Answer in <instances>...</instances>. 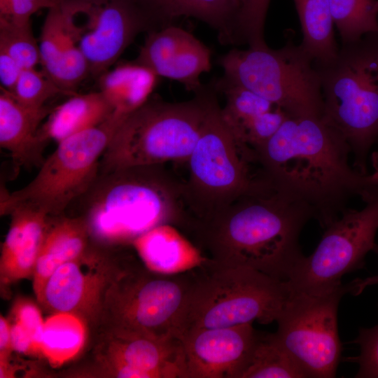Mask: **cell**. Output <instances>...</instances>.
Segmentation results:
<instances>
[{
	"label": "cell",
	"mask_w": 378,
	"mask_h": 378,
	"mask_svg": "<svg viewBox=\"0 0 378 378\" xmlns=\"http://www.w3.org/2000/svg\"><path fill=\"white\" fill-rule=\"evenodd\" d=\"M350 148L322 115L288 116L253 151L259 176L274 191L307 207L325 229L358 196L378 192V171L363 174L349 162Z\"/></svg>",
	"instance_id": "1"
},
{
	"label": "cell",
	"mask_w": 378,
	"mask_h": 378,
	"mask_svg": "<svg viewBox=\"0 0 378 378\" xmlns=\"http://www.w3.org/2000/svg\"><path fill=\"white\" fill-rule=\"evenodd\" d=\"M312 218L307 207L263 184L211 214L190 220L186 228L211 262L287 281L304 256L299 237Z\"/></svg>",
	"instance_id": "2"
},
{
	"label": "cell",
	"mask_w": 378,
	"mask_h": 378,
	"mask_svg": "<svg viewBox=\"0 0 378 378\" xmlns=\"http://www.w3.org/2000/svg\"><path fill=\"white\" fill-rule=\"evenodd\" d=\"M164 164L134 166L99 174L83 195L92 244L108 248L131 244L159 225H185L189 214L183 181Z\"/></svg>",
	"instance_id": "3"
},
{
	"label": "cell",
	"mask_w": 378,
	"mask_h": 378,
	"mask_svg": "<svg viewBox=\"0 0 378 378\" xmlns=\"http://www.w3.org/2000/svg\"><path fill=\"white\" fill-rule=\"evenodd\" d=\"M314 66L321 81L322 118L347 142L354 167L367 174L370 151L378 141V34L342 44L334 59Z\"/></svg>",
	"instance_id": "4"
},
{
	"label": "cell",
	"mask_w": 378,
	"mask_h": 378,
	"mask_svg": "<svg viewBox=\"0 0 378 378\" xmlns=\"http://www.w3.org/2000/svg\"><path fill=\"white\" fill-rule=\"evenodd\" d=\"M197 267L182 335L255 321L271 323L290 293L286 281L251 268L218 265L206 258Z\"/></svg>",
	"instance_id": "5"
},
{
	"label": "cell",
	"mask_w": 378,
	"mask_h": 378,
	"mask_svg": "<svg viewBox=\"0 0 378 378\" xmlns=\"http://www.w3.org/2000/svg\"><path fill=\"white\" fill-rule=\"evenodd\" d=\"M194 279V268L160 273L134 264L108 290L96 327L180 340Z\"/></svg>",
	"instance_id": "6"
},
{
	"label": "cell",
	"mask_w": 378,
	"mask_h": 378,
	"mask_svg": "<svg viewBox=\"0 0 378 378\" xmlns=\"http://www.w3.org/2000/svg\"><path fill=\"white\" fill-rule=\"evenodd\" d=\"M210 98L171 103L149 99L116 130L99 174L118 169L186 162L200 136Z\"/></svg>",
	"instance_id": "7"
},
{
	"label": "cell",
	"mask_w": 378,
	"mask_h": 378,
	"mask_svg": "<svg viewBox=\"0 0 378 378\" xmlns=\"http://www.w3.org/2000/svg\"><path fill=\"white\" fill-rule=\"evenodd\" d=\"M183 181L190 220L205 217L262 184L251 173L252 152L237 141L210 98L198 140L186 161Z\"/></svg>",
	"instance_id": "8"
},
{
	"label": "cell",
	"mask_w": 378,
	"mask_h": 378,
	"mask_svg": "<svg viewBox=\"0 0 378 378\" xmlns=\"http://www.w3.org/2000/svg\"><path fill=\"white\" fill-rule=\"evenodd\" d=\"M225 80L244 87L289 116L322 115L323 96L313 59L292 41L279 49L267 46L234 48L220 59Z\"/></svg>",
	"instance_id": "9"
},
{
	"label": "cell",
	"mask_w": 378,
	"mask_h": 378,
	"mask_svg": "<svg viewBox=\"0 0 378 378\" xmlns=\"http://www.w3.org/2000/svg\"><path fill=\"white\" fill-rule=\"evenodd\" d=\"M125 119L113 113L101 124L57 143L30 183L1 195V215L20 205L37 209L50 216L60 215L96 181L102 157Z\"/></svg>",
	"instance_id": "10"
},
{
	"label": "cell",
	"mask_w": 378,
	"mask_h": 378,
	"mask_svg": "<svg viewBox=\"0 0 378 378\" xmlns=\"http://www.w3.org/2000/svg\"><path fill=\"white\" fill-rule=\"evenodd\" d=\"M360 210L346 209L325 228L314 251L304 256L286 281L292 292L330 293L341 286L342 276L363 268L365 258L377 251L378 192Z\"/></svg>",
	"instance_id": "11"
},
{
	"label": "cell",
	"mask_w": 378,
	"mask_h": 378,
	"mask_svg": "<svg viewBox=\"0 0 378 378\" xmlns=\"http://www.w3.org/2000/svg\"><path fill=\"white\" fill-rule=\"evenodd\" d=\"M353 291L352 281L322 295L290 291L276 320L274 335L307 377L336 376L342 351L338 306L343 295Z\"/></svg>",
	"instance_id": "12"
},
{
	"label": "cell",
	"mask_w": 378,
	"mask_h": 378,
	"mask_svg": "<svg viewBox=\"0 0 378 378\" xmlns=\"http://www.w3.org/2000/svg\"><path fill=\"white\" fill-rule=\"evenodd\" d=\"M66 29L99 78L139 31L144 18L132 0H59Z\"/></svg>",
	"instance_id": "13"
},
{
	"label": "cell",
	"mask_w": 378,
	"mask_h": 378,
	"mask_svg": "<svg viewBox=\"0 0 378 378\" xmlns=\"http://www.w3.org/2000/svg\"><path fill=\"white\" fill-rule=\"evenodd\" d=\"M133 265L109 248L91 242L81 255L52 274L38 302L52 313L72 314L88 326H97L108 290Z\"/></svg>",
	"instance_id": "14"
},
{
	"label": "cell",
	"mask_w": 378,
	"mask_h": 378,
	"mask_svg": "<svg viewBox=\"0 0 378 378\" xmlns=\"http://www.w3.org/2000/svg\"><path fill=\"white\" fill-rule=\"evenodd\" d=\"M100 330L92 354L94 373L116 378H183L180 340H157L136 334Z\"/></svg>",
	"instance_id": "15"
},
{
	"label": "cell",
	"mask_w": 378,
	"mask_h": 378,
	"mask_svg": "<svg viewBox=\"0 0 378 378\" xmlns=\"http://www.w3.org/2000/svg\"><path fill=\"white\" fill-rule=\"evenodd\" d=\"M258 335L252 323L185 332L180 339L183 378H241Z\"/></svg>",
	"instance_id": "16"
},
{
	"label": "cell",
	"mask_w": 378,
	"mask_h": 378,
	"mask_svg": "<svg viewBox=\"0 0 378 378\" xmlns=\"http://www.w3.org/2000/svg\"><path fill=\"white\" fill-rule=\"evenodd\" d=\"M11 220L2 244L1 285L32 276L50 216L24 205L10 209Z\"/></svg>",
	"instance_id": "17"
},
{
	"label": "cell",
	"mask_w": 378,
	"mask_h": 378,
	"mask_svg": "<svg viewBox=\"0 0 378 378\" xmlns=\"http://www.w3.org/2000/svg\"><path fill=\"white\" fill-rule=\"evenodd\" d=\"M51 111L48 106L27 107L0 88V146L10 153L15 168L40 167L45 160L43 152L48 141L39 130Z\"/></svg>",
	"instance_id": "18"
},
{
	"label": "cell",
	"mask_w": 378,
	"mask_h": 378,
	"mask_svg": "<svg viewBox=\"0 0 378 378\" xmlns=\"http://www.w3.org/2000/svg\"><path fill=\"white\" fill-rule=\"evenodd\" d=\"M90 243L83 216H50L32 275L37 300L52 274L64 263L81 255Z\"/></svg>",
	"instance_id": "19"
},
{
	"label": "cell",
	"mask_w": 378,
	"mask_h": 378,
	"mask_svg": "<svg viewBox=\"0 0 378 378\" xmlns=\"http://www.w3.org/2000/svg\"><path fill=\"white\" fill-rule=\"evenodd\" d=\"M131 245L146 267L156 272L171 273V267H195L205 260L200 249L169 223L151 228Z\"/></svg>",
	"instance_id": "20"
},
{
	"label": "cell",
	"mask_w": 378,
	"mask_h": 378,
	"mask_svg": "<svg viewBox=\"0 0 378 378\" xmlns=\"http://www.w3.org/2000/svg\"><path fill=\"white\" fill-rule=\"evenodd\" d=\"M113 113V107L100 91L76 93L52 109L39 133L46 141L59 143L101 124Z\"/></svg>",
	"instance_id": "21"
},
{
	"label": "cell",
	"mask_w": 378,
	"mask_h": 378,
	"mask_svg": "<svg viewBox=\"0 0 378 378\" xmlns=\"http://www.w3.org/2000/svg\"><path fill=\"white\" fill-rule=\"evenodd\" d=\"M158 78L153 71L136 61L127 62L109 69L98 78L99 91L115 113L127 118L150 99Z\"/></svg>",
	"instance_id": "22"
},
{
	"label": "cell",
	"mask_w": 378,
	"mask_h": 378,
	"mask_svg": "<svg viewBox=\"0 0 378 378\" xmlns=\"http://www.w3.org/2000/svg\"><path fill=\"white\" fill-rule=\"evenodd\" d=\"M211 67L210 49L186 31L164 49L157 75L176 80L188 90H196L200 87V76Z\"/></svg>",
	"instance_id": "23"
},
{
	"label": "cell",
	"mask_w": 378,
	"mask_h": 378,
	"mask_svg": "<svg viewBox=\"0 0 378 378\" xmlns=\"http://www.w3.org/2000/svg\"><path fill=\"white\" fill-rule=\"evenodd\" d=\"M302 32L300 44L314 64L334 59L340 47L336 42L329 0H293Z\"/></svg>",
	"instance_id": "24"
},
{
	"label": "cell",
	"mask_w": 378,
	"mask_h": 378,
	"mask_svg": "<svg viewBox=\"0 0 378 378\" xmlns=\"http://www.w3.org/2000/svg\"><path fill=\"white\" fill-rule=\"evenodd\" d=\"M164 19L192 17L217 29L223 38L233 37L237 9L232 0H141Z\"/></svg>",
	"instance_id": "25"
},
{
	"label": "cell",
	"mask_w": 378,
	"mask_h": 378,
	"mask_svg": "<svg viewBox=\"0 0 378 378\" xmlns=\"http://www.w3.org/2000/svg\"><path fill=\"white\" fill-rule=\"evenodd\" d=\"M87 323L78 316L66 312L52 313L44 321L40 354L52 367L74 358L87 340Z\"/></svg>",
	"instance_id": "26"
},
{
	"label": "cell",
	"mask_w": 378,
	"mask_h": 378,
	"mask_svg": "<svg viewBox=\"0 0 378 378\" xmlns=\"http://www.w3.org/2000/svg\"><path fill=\"white\" fill-rule=\"evenodd\" d=\"M305 372L283 347L274 333H259L241 378H304Z\"/></svg>",
	"instance_id": "27"
},
{
	"label": "cell",
	"mask_w": 378,
	"mask_h": 378,
	"mask_svg": "<svg viewBox=\"0 0 378 378\" xmlns=\"http://www.w3.org/2000/svg\"><path fill=\"white\" fill-rule=\"evenodd\" d=\"M342 44L378 34V0H329Z\"/></svg>",
	"instance_id": "28"
},
{
	"label": "cell",
	"mask_w": 378,
	"mask_h": 378,
	"mask_svg": "<svg viewBox=\"0 0 378 378\" xmlns=\"http://www.w3.org/2000/svg\"><path fill=\"white\" fill-rule=\"evenodd\" d=\"M220 86L226 99L224 107L220 108V113L231 131L251 118L276 107L248 89L225 79L220 82Z\"/></svg>",
	"instance_id": "29"
},
{
	"label": "cell",
	"mask_w": 378,
	"mask_h": 378,
	"mask_svg": "<svg viewBox=\"0 0 378 378\" xmlns=\"http://www.w3.org/2000/svg\"><path fill=\"white\" fill-rule=\"evenodd\" d=\"M0 50L9 55L23 69L35 68L41 57L31 21L0 18Z\"/></svg>",
	"instance_id": "30"
},
{
	"label": "cell",
	"mask_w": 378,
	"mask_h": 378,
	"mask_svg": "<svg viewBox=\"0 0 378 378\" xmlns=\"http://www.w3.org/2000/svg\"><path fill=\"white\" fill-rule=\"evenodd\" d=\"M10 93L22 104L37 109L47 106L46 102L57 95L70 96L36 67L22 69Z\"/></svg>",
	"instance_id": "31"
},
{
	"label": "cell",
	"mask_w": 378,
	"mask_h": 378,
	"mask_svg": "<svg viewBox=\"0 0 378 378\" xmlns=\"http://www.w3.org/2000/svg\"><path fill=\"white\" fill-rule=\"evenodd\" d=\"M66 26L59 0L49 8L43 22L40 39V64L43 71L50 78L53 74L64 42Z\"/></svg>",
	"instance_id": "32"
},
{
	"label": "cell",
	"mask_w": 378,
	"mask_h": 378,
	"mask_svg": "<svg viewBox=\"0 0 378 378\" xmlns=\"http://www.w3.org/2000/svg\"><path fill=\"white\" fill-rule=\"evenodd\" d=\"M288 116L283 109L276 106L251 118L231 132L237 141L253 154L255 149L274 134Z\"/></svg>",
	"instance_id": "33"
},
{
	"label": "cell",
	"mask_w": 378,
	"mask_h": 378,
	"mask_svg": "<svg viewBox=\"0 0 378 378\" xmlns=\"http://www.w3.org/2000/svg\"><path fill=\"white\" fill-rule=\"evenodd\" d=\"M270 0H243L237 13L234 32L249 47L267 46L264 27Z\"/></svg>",
	"instance_id": "34"
},
{
	"label": "cell",
	"mask_w": 378,
	"mask_h": 378,
	"mask_svg": "<svg viewBox=\"0 0 378 378\" xmlns=\"http://www.w3.org/2000/svg\"><path fill=\"white\" fill-rule=\"evenodd\" d=\"M360 346V354L344 358V361L358 364L354 377L378 378V325L359 329L358 337L353 341Z\"/></svg>",
	"instance_id": "35"
},
{
	"label": "cell",
	"mask_w": 378,
	"mask_h": 378,
	"mask_svg": "<svg viewBox=\"0 0 378 378\" xmlns=\"http://www.w3.org/2000/svg\"><path fill=\"white\" fill-rule=\"evenodd\" d=\"M58 0H0V18L19 22L31 21V17L43 8L55 6Z\"/></svg>",
	"instance_id": "36"
},
{
	"label": "cell",
	"mask_w": 378,
	"mask_h": 378,
	"mask_svg": "<svg viewBox=\"0 0 378 378\" xmlns=\"http://www.w3.org/2000/svg\"><path fill=\"white\" fill-rule=\"evenodd\" d=\"M15 321L20 323L31 335L40 353L44 321L37 307L27 300L17 302L13 307Z\"/></svg>",
	"instance_id": "37"
},
{
	"label": "cell",
	"mask_w": 378,
	"mask_h": 378,
	"mask_svg": "<svg viewBox=\"0 0 378 378\" xmlns=\"http://www.w3.org/2000/svg\"><path fill=\"white\" fill-rule=\"evenodd\" d=\"M22 68L6 52L0 50L1 87L11 92Z\"/></svg>",
	"instance_id": "38"
},
{
	"label": "cell",
	"mask_w": 378,
	"mask_h": 378,
	"mask_svg": "<svg viewBox=\"0 0 378 378\" xmlns=\"http://www.w3.org/2000/svg\"><path fill=\"white\" fill-rule=\"evenodd\" d=\"M10 344L12 350L18 353L24 354L38 353L29 332L16 321L10 325Z\"/></svg>",
	"instance_id": "39"
},
{
	"label": "cell",
	"mask_w": 378,
	"mask_h": 378,
	"mask_svg": "<svg viewBox=\"0 0 378 378\" xmlns=\"http://www.w3.org/2000/svg\"><path fill=\"white\" fill-rule=\"evenodd\" d=\"M13 351L10 344V325L2 316H0V361L7 360Z\"/></svg>",
	"instance_id": "40"
},
{
	"label": "cell",
	"mask_w": 378,
	"mask_h": 378,
	"mask_svg": "<svg viewBox=\"0 0 378 378\" xmlns=\"http://www.w3.org/2000/svg\"><path fill=\"white\" fill-rule=\"evenodd\" d=\"M377 253H378V249ZM354 290L353 294L355 295L361 293L363 289L368 286L378 284V275L368 277L365 279H356L353 281Z\"/></svg>",
	"instance_id": "41"
},
{
	"label": "cell",
	"mask_w": 378,
	"mask_h": 378,
	"mask_svg": "<svg viewBox=\"0 0 378 378\" xmlns=\"http://www.w3.org/2000/svg\"><path fill=\"white\" fill-rule=\"evenodd\" d=\"M371 162L374 171H378V149L372 152L371 155Z\"/></svg>",
	"instance_id": "42"
},
{
	"label": "cell",
	"mask_w": 378,
	"mask_h": 378,
	"mask_svg": "<svg viewBox=\"0 0 378 378\" xmlns=\"http://www.w3.org/2000/svg\"><path fill=\"white\" fill-rule=\"evenodd\" d=\"M234 4L235 5L237 9V13L241 6V4L243 2V0H232Z\"/></svg>",
	"instance_id": "43"
}]
</instances>
